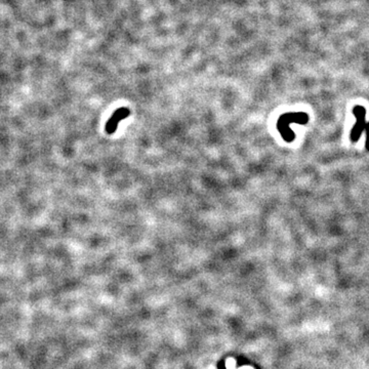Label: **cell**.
<instances>
[{"instance_id": "obj_1", "label": "cell", "mask_w": 369, "mask_h": 369, "mask_svg": "<svg viewBox=\"0 0 369 369\" xmlns=\"http://www.w3.org/2000/svg\"><path fill=\"white\" fill-rule=\"evenodd\" d=\"M309 121V115L304 112H298V113H285L280 116V118L277 121V128L280 132L282 139L284 140L287 143H291V141L296 139V135L293 134L291 128L289 127L290 123H299V124H306Z\"/></svg>"}, {"instance_id": "obj_2", "label": "cell", "mask_w": 369, "mask_h": 369, "mask_svg": "<svg viewBox=\"0 0 369 369\" xmlns=\"http://www.w3.org/2000/svg\"><path fill=\"white\" fill-rule=\"evenodd\" d=\"M353 114L356 117V123L351 132H350V140H351L352 143H357L358 140L360 139L362 132L365 130L366 110L363 106L357 105L353 108Z\"/></svg>"}, {"instance_id": "obj_3", "label": "cell", "mask_w": 369, "mask_h": 369, "mask_svg": "<svg viewBox=\"0 0 369 369\" xmlns=\"http://www.w3.org/2000/svg\"><path fill=\"white\" fill-rule=\"evenodd\" d=\"M129 115H130L129 109H127L125 107H121V108L117 109L114 113H113V115L111 116V118L106 123L105 129H106L107 134L108 135L114 134V132L117 130L119 121L127 118Z\"/></svg>"}, {"instance_id": "obj_4", "label": "cell", "mask_w": 369, "mask_h": 369, "mask_svg": "<svg viewBox=\"0 0 369 369\" xmlns=\"http://www.w3.org/2000/svg\"><path fill=\"white\" fill-rule=\"evenodd\" d=\"M365 134H366V140H365V148L369 152V122H366L365 126Z\"/></svg>"}]
</instances>
